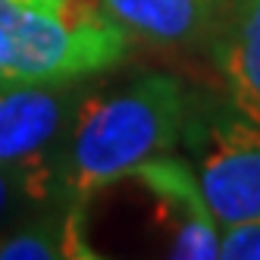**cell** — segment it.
Segmentation results:
<instances>
[{"mask_svg": "<svg viewBox=\"0 0 260 260\" xmlns=\"http://www.w3.org/2000/svg\"><path fill=\"white\" fill-rule=\"evenodd\" d=\"M125 50L128 35L101 0H0V82L69 85Z\"/></svg>", "mask_w": 260, "mask_h": 260, "instance_id": "7a4b0ae2", "label": "cell"}, {"mask_svg": "<svg viewBox=\"0 0 260 260\" xmlns=\"http://www.w3.org/2000/svg\"><path fill=\"white\" fill-rule=\"evenodd\" d=\"M60 257H98L88 251L82 235V204L66 213H44L16 229L0 232V260H60Z\"/></svg>", "mask_w": 260, "mask_h": 260, "instance_id": "ba28073f", "label": "cell"}, {"mask_svg": "<svg viewBox=\"0 0 260 260\" xmlns=\"http://www.w3.org/2000/svg\"><path fill=\"white\" fill-rule=\"evenodd\" d=\"M232 107L260 122V0H235L213 41Z\"/></svg>", "mask_w": 260, "mask_h": 260, "instance_id": "52a82bcc", "label": "cell"}, {"mask_svg": "<svg viewBox=\"0 0 260 260\" xmlns=\"http://www.w3.org/2000/svg\"><path fill=\"white\" fill-rule=\"evenodd\" d=\"M219 257L226 260H260V216L219 229Z\"/></svg>", "mask_w": 260, "mask_h": 260, "instance_id": "30bf717a", "label": "cell"}, {"mask_svg": "<svg viewBox=\"0 0 260 260\" xmlns=\"http://www.w3.org/2000/svg\"><path fill=\"white\" fill-rule=\"evenodd\" d=\"M194 173L219 229L260 216V122L235 107L219 113L198 141Z\"/></svg>", "mask_w": 260, "mask_h": 260, "instance_id": "3957f363", "label": "cell"}, {"mask_svg": "<svg viewBox=\"0 0 260 260\" xmlns=\"http://www.w3.org/2000/svg\"><path fill=\"white\" fill-rule=\"evenodd\" d=\"M79 104V94L66 85L0 82V163H53L60 170L53 144L66 141Z\"/></svg>", "mask_w": 260, "mask_h": 260, "instance_id": "277c9868", "label": "cell"}, {"mask_svg": "<svg viewBox=\"0 0 260 260\" xmlns=\"http://www.w3.org/2000/svg\"><path fill=\"white\" fill-rule=\"evenodd\" d=\"M101 7L128 38L188 44L216 25L222 0H101Z\"/></svg>", "mask_w": 260, "mask_h": 260, "instance_id": "8992f818", "label": "cell"}, {"mask_svg": "<svg viewBox=\"0 0 260 260\" xmlns=\"http://www.w3.org/2000/svg\"><path fill=\"white\" fill-rule=\"evenodd\" d=\"M182 119V85L170 76H147L113 94L82 101L60 154V194L85 204L94 191L128 179L144 160L170 154Z\"/></svg>", "mask_w": 260, "mask_h": 260, "instance_id": "6da1fadb", "label": "cell"}, {"mask_svg": "<svg viewBox=\"0 0 260 260\" xmlns=\"http://www.w3.org/2000/svg\"><path fill=\"white\" fill-rule=\"evenodd\" d=\"M128 179H138L163 207L166 226L173 232L170 257L182 260L219 257V222L201 191L194 166L160 154L144 160Z\"/></svg>", "mask_w": 260, "mask_h": 260, "instance_id": "5b68a950", "label": "cell"}, {"mask_svg": "<svg viewBox=\"0 0 260 260\" xmlns=\"http://www.w3.org/2000/svg\"><path fill=\"white\" fill-rule=\"evenodd\" d=\"M53 194H60V170L53 163H35V166L0 163V232L13 219H19L22 210L38 207Z\"/></svg>", "mask_w": 260, "mask_h": 260, "instance_id": "9c48e42d", "label": "cell"}]
</instances>
